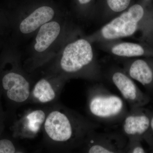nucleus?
<instances>
[{"label":"nucleus","instance_id":"1","mask_svg":"<svg viewBox=\"0 0 153 153\" xmlns=\"http://www.w3.org/2000/svg\"><path fill=\"white\" fill-rule=\"evenodd\" d=\"M37 72L99 81L103 79L93 43L80 31L64 44L59 52Z\"/></svg>","mask_w":153,"mask_h":153},{"label":"nucleus","instance_id":"2","mask_svg":"<svg viewBox=\"0 0 153 153\" xmlns=\"http://www.w3.org/2000/svg\"><path fill=\"white\" fill-rule=\"evenodd\" d=\"M98 127L76 111L58 105L49 107L42 129L49 146L69 152L80 148L88 134Z\"/></svg>","mask_w":153,"mask_h":153},{"label":"nucleus","instance_id":"3","mask_svg":"<svg viewBox=\"0 0 153 153\" xmlns=\"http://www.w3.org/2000/svg\"><path fill=\"white\" fill-rule=\"evenodd\" d=\"M81 30L67 11L43 25L33 38L27 57L23 62L25 69L35 73L59 52L64 44Z\"/></svg>","mask_w":153,"mask_h":153},{"label":"nucleus","instance_id":"4","mask_svg":"<svg viewBox=\"0 0 153 153\" xmlns=\"http://www.w3.org/2000/svg\"><path fill=\"white\" fill-rule=\"evenodd\" d=\"M142 33L141 42L153 46V4L139 0L87 37L92 43H102Z\"/></svg>","mask_w":153,"mask_h":153},{"label":"nucleus","instance_id":"5","mask_svg":"<svg viewBox=\"0 0 153 153\" xmlns=\"http://www.w3.org/2000/svg\"><path fill=\"white\" fill-rule=\"evenodd\" d=\"M53 0H27L19 8L15 21L19 40L32 38L40 28L65 12Z\"/></svg>","mask_w":153,"mask_h":153},{"label":"nucleus","instance_id":"6","mask_svg":"<svg viewBox=\"0 0 153 153\" xmlns=\"http://www.w3.org/2000/svg\"><path fill=\"white\" fill-rule=\"evenodd\" d=\"M125 101L101 84L94 85L87 91L88 112L93 119L102 123L121 122L128 111Z\"/></svg>","mask_w":153,"mask_h":153},{"label":"nucleus","instance_id":"7","mask_svg":"<svg viewBox=\"0 0 153 153\" xmlns=\"http://www.w3.org/2000/svg\"><path fill=\"white\" fill-rule=\"evenodd\" d=\"M102 75L116 88L130 108L144 106L150 101V97L139 88L123 68L111 66L102 71Z\"/></svg>","mask_w":153,"mask_h":153},{"label":"nucleus","instance_id":"8","mask_svg":"<svg viewBox=\"0 0 153 153\" xmlns=\"http://www.w3.org/2000/svg\"><path fill=\"white\" fill-rule=\"evenodd\" d=\"M35 75L28 72L19 60L15 70L6 73L2 78V85L8 98L18 104L30 101Z\"/></svg>","mask_w":153,"mask_h":153},{"label":"nucleus","instance_id":"9","mask_svg":"<svg viewBox=\"0 0 153 153\" xmlns=\"http://www.w3.org/2000/svg\"><path fill=\"white\" fill-rule=\"evenodd\" d=\"M128 139L122 133L91 131L80 148L83 152L124 153Z\"/></svg>","mask_w":153,"mask_h":153},{"label":"nucleus","instance_id":"10","mask_svg":"<svg viewBox=\"0 0 153 153\" xmlns=\"http://www.w3.org/2000/svg\"><path fill=\"white\" fill-rule=\"evenodd\" d=\"M67 80L62 76L41 73V76L34 82L30 101L37 104L54 103L60 96Z\"/></svg>","mask_w":153,"mask_h":153},{"label":"nucleus","instance_id":"11","mask_svg":"<svg viewBox=\"0 0 153 153\" xmlns=\"http://www.w3.org/2000/svg\"><path fill=\"white\" fill-rule=\"evenodd\" d=\"M152 112L142 107L130 108L122 120V132L128 139L142 141L149 128Z\"/></svg>","mask_w":153,"mask_h":153},{"label":"nucleus","instance_id":"12","mask_svg":"<svg viewBox=\"0 0 153 153\" xmlns=\"http://www.w3.org/2000/svg\"><path fill=\"white\" fill-rule=\"evenodd\" d=\"M98 44L102 50L119 59L153 57V47L144 42L137 43L116 40Z\"/></svg>","mask_w":153,"mask_h":153},{"label":"nucleus","instance_id":"13","mask_svg":"<svg viewBox=\"0 0 153 153\" xmlns=\"http://www.w3.org/2000/svg\"><path fill=\"white\" fill-rule=\"evenodd\" d=\"M120 59L123 68L132 79L153 91V57Z\"/></svg>","mask_w":153,"mask_h":153},{"label":"nucleus","instance_id":"14","mask_svg":"<svg viewBox=\"0 0 153 153\" xmlns=\"http://www.w3.org/2000/svg\"><path fill=\"white\" fill-rule=\"evenodd\" d=\"M49 108L31 110L24 114L19 120V135L23 138L36 137L43 128Z\"/></svg>","mask_w":153,"mask_h":153},{"label":"nucleus","instance_id":"15","mask_svg":"<svg viewBox=\"0 0 153 153\" xmlns=\"http://www.w3.org/2000/svg\"><path fill=\"white\" fill-rule=\"evenodd\" d=\"M135 0H97L95 15L99 14L102 19L111 20L126 10Z\"/></svg>","mask_w":153,"mask_h":153},{"label":"nucleus","instance_id":"16","mask_svg":"<svg viewBox=\"0 0 153 153\" xmlns=\"http://www.w3.org/2000/svg\"><path fill=\"white\" fill-rule=\"evenodd\" d=\"M97 0H72L75 16L81 20L89 19L95 16Z\"/></svg>","mask_w":153,"mask_h":153},{"label":"nucleus","instance_id":"17","mask_svg":"<svg viewBox=\"0 0 153 153\" xmlns=\"http://www.w3.org/2000/svg\"><path fill=\"white\" fill-rule=\"evenodd\" d=\"M141 142L142 141L140 140L129 139L124 150V153H146V151L142 145Z\"/></svg>","mask_w":153,"mask_h":153},{"label":"nucleus","instance_id":"18","mask_svg":"<svg viewBox=\"0 0 153 153\" xmlns=\"http://www.w3.org/2000/svg\"><path fill=\"white\" fill-rule=\"evenodd\" d=\"M16 152H18L16 148L11 141L7 139L0 140V153Z\"/></svg>","mask_w":153,"mask_h":153},{"label":"nucleus","instance_id":"19","mask_svg":"<svg viewBox=\"0 0 153 153\" xmlns=\"http://www.w3.org/2000/svg\"><path fill=\"white\" fill-rule=\"evenodd\" d=\"M145 140L150 147L151 150L153 151V111L152 112L149 128L147 133L145 136Z\"/></svg>","mask_w":153,"mask_h":153},{"label":"nucleus","instance_id":"20","mask_svg":"<svg viewBox=\"0 0 153 153\" xmlns=\"http://www.w3.org/2000/svg\"><path fill=\"white\" fill-rule=\"evenodd\" d=\"M143 1H145L147 2L152 3V0H143Z\"/></svg>","mask_w":153,"mask_h":153},{"label":"nucleus","instance_id":"21","mask_svg":"<svg viewBox=\"0 0 153 153\" xmlns=\"http://www.w3.org/2000/svg\"><path fill=\"white\" fill-rule=\"evenodd\" d=\"M152 152L153 153V151H152Z\"/></svg>","mask_w":153,"mask_h":153}]
</instances>
